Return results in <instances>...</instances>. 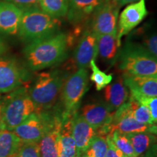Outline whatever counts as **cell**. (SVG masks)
I'll return each mask as SVG.
<instances>
[{"instance_id": "cell-6", "label": "cell", "mask_w": 157, "mask_h": 157, "mask_svg": "<svg viewBox=\"0 0 157 157\" xmlns=\"http://www.w3.org/2000/svg\"><path fill=\"white\" fill-rule=\"evenodd\" d=\"M89 73L87 68H78L68 76L61 90V99L64 111L63 118L72 117L79 107L82 98L88 90Z\"/></svg>"}, {"instance_id": "cell-24", "label": "cell", "mask_w": 157, "mask_h": 157, "mask_svg": "<svg viewBox=\"0 0 157 157\" xmlns=\"http://www.w3.org/2000/svg\"><path fill=\"white\" fill-rule=\"evenodd\" d=\"M39 7L47 14L60 19L67 15L68 0H40Z\"/></svg>"}, {"instance_id": "cell-32", "label": "cell", "mask_w": 157, "mask_h": 157, "mask_svg": "<svg viewBox=\"0 0 157 157\" xmlns=\"http://www.w3.org/2000/svg\"><path fill=\"white\" fill-rule=\"evenodd\" d=\"M1 1L7 2L13 5L17 6L23 10L31 8L39 7V4L40 0H1Z\"/></svg>"}, {"instance_id": "cell-4", "label": "cell", "mask_w": 157, "mask_h": 157, "mask_svg": "<svg viewBox=\"0 0 157 157\" xmlns=\"http://www.w3.org/2000/svg\"><path fill=\"white\" fill-rule=\"evenodd\" d=\"M119 68L123 74L132 76L157 75V58L139 43L127 41L119 53Z\"/></svg>"}, {"instance_id": "cell-35", "label": "cell", "mask_w": 157, "mask_h": 157, "mask_svg": "<svg viewBox=\"0 0 157 157\" xmlns=\"http://www.w3.org/2000/svg\"><path fill=\"white\" fill-rule=\"evenodd\" d=\"M7 49H8V47H7L5 39L0 33V56H2L7 52Z\"/></svg>"}, {"instance_id": "cell-33", "label": "cell", "mask_w": 157, "mask_h": 157, "mask_svg": "<svg viewBox=\"0 0 157 157\" xmlns=\"http://www.w3.org/2000/svg\"><path fill=\"white\" fill-rule=\"evenodd\" d=\"M105 137H106L108 144V149L106 154H105V157H127L115 146L109 134H108Z\"/></svg>"}, {"instance_id": "cell-16", "label": "cell", "mask_w": 157, "mask_h": 157, "mask_svg": "<svg viewBox=\"0 0 157 157\" xmlns=\"http://www.w3.org/2000/svg\"><path fill=\"white\" fill-rule=\"evenodd\" d=\"M62 124V117H52L48 130L39 142L41 157H58V139Z\"/></svg>"}, {"instance_id": "cell-1", "label": "cell", "mask_w": 157, "mask_h": 157, "mask_svg": "<svg viewBox=\"0 0 157 157\" xmlns=\"http://www.w3.org/2000/svg\"><path fill=\"white\" fill-rule=\"evenodd\" d=\"M70 42L69 35L59 31L28 43L23 50L27 66L31 71H39L63 62L68 56Z\"/></svg>"}, {"instance_id": "cell-3", "label": "cell", "mask_w": 157, "mask_h": 157, "mask_svg": "<svg viewBox=\"0 0 157 157\" xmlns=\"http://www.w3.org/2000/svg\"><path fill=\"white\" fill-rule=\"evenodd\" d=\"M23 11L17 35L23 42L28 44L59 32L60 19L47 14L39 7Z\"/></svg>"}, {"instance_id": "cell-39", "label": "cell", "mask_w": 157, "mask_h": 157, "mask_svg": "<svg viewBox=\"0 0 157 157\" xmlns=\"http://www.w3.org/2000/svg\"><path fill=\"white\" fill-rule=\"evenodd\" d=\"M0 101H1V96H0Z\"/></svg>"}, {"instance_id": "cell-36", "label": "cell", "mask_w": 157, "mask_h": 157, "mask_svg": "<svg viewBox=\"0 0 157 157\" xmlns=\"http://www.w3.org/2000/svg\"><path fill=\"white\" fill-rule=\"evenodd\" d=\"M1 118H2V105L0 104V121H1Z\"/></svg>"}, {"instance_id": "cell-13", "label": "cell", "mask_w": 157, "mask_h": 157, "mask_svg": "<svg viewBox=\"0 0 157 157\" xmlns=\"http://www.w3.org/2000/svg\"><path fill=\"white\" fill-rule=\"evenodd\" d=\"M110 129V132L116 130L124 135L137 132H151L156 134V125L138 122L132 116L125 111H124V110L119 107L113 113V121Z\"/></svg>"}, {"instance_id": "cell-10", "label": "cell", "mask_w": 157, "mask_h": 157, "mask_svg": "<svg viewBox=\"0 0 157 157\" xmlns=\"http://www.w3.org/2000/svg\"><path fill=\"white\" fill-rule=\"evenodd\" d=\"M25 77L24 69L15 58L0 56V94L21 87Z\"/></svg>"}, {"instance_id": "cell-29", "label": "cell", "mask_w": 157, "mask_h": 157, "mask_svg": "<svg viewBox=\"0 0 157 157\" xmlns=\"http://www.w3.org/2000/svg\"><path fill=\"white\" fill-rule=\"evenodd\" d=\"M131 97L134 98L140 105L148 108L151 114L154 123L157 121V97H148L137 92H130Z\"/></svg>"}, {"instance_id": "cell-28", "label": "cell", "mask_w": 157, "mask_h": 157, "mask_svg": "<svg viewBox=\"0 0 157 157\" xmlns=\"http://www.w3.org/2000/svg\"><path fill=\"white\" fill-rule=\"evenodd\" d=\"M109 135L115 146L127 157H138L126 135L121 134L116 130L110 132Z\"/></svg>"}, {"instance_id": "cell-2", "label": "cell", "mask_w": 157, "mask_h": 157, "mask_svg": "<svg viewBox=\"0 0 157 157\" xmlns=\"http://www.w3.org/2000/svg\"><path fill=\"white\" fill-rule=\"evenodd\" d=\"M68 75L63 71L53 69L39 73L28 90L36 111H44L53 106Z\"/></svg>"}, {"instance_id": "cell-22", "label": "cell", "mask_w": 157, "mask_h": 157, "mask_svg": "<svg viewBox=\"0 0 157 157\" xmlns=\"http://www.w3.org/2000/svg\"><path fill=\"white\" fill-rule=\"evenodd\" d=\"M23 142L13 131L0 130V157H12Z\"/></svg>"}, {"instance_id": "cell-21", "label": "cell", "mask_w": 157, "mask_h": 157, "mask_svg": "<svg viewBox=\"0 0 157 157\" xmlns=\"http://www.w3.org/2000/svg\"><path fill=\"white\" fill-rule=\"evenodd\" d=\"M104 89L105 103L113 110L117 109L128 100L129 91L124 83L122 76H118L114 82L109 84Z\"/></svg>"}, {"instance_id": "cell-27", "label": "cell", "mask_w": 157, "mask_h": 157, "mask_svg": "<svg viewBox=\"0 0 157 157\" xmlns=\"http://www.w3.org/2000/svg\"><path fill=\"white\" fill-rule=\"evenodd\" d=\"M108 149L106 137L95 135L90 141L89 147L84 155L89 157H105Z\"/></svg>"}, {"instance_id": "cell-30", "label": "cell", "mask_w": 157, "mask_h": 157, "mask_svg": "<svg viewBox=\"0 0 157 157\" xmlns=\"http://www.w3.org/2000/svg\"><path fill=\"white\" fill-rule=\"evenodd\" d=\"M12 157H41L39 143H23Z\"/></svg>"}, {"instance_id": "cell-14", "label": "cell", "mask_w": 157, "mask_h": 157, "mask_svg": "<svg viewBox=\"0 0 157 157\" xmlns=\"http://www.w3.org/2000/svg\"><path fill=\"white\" fill-rule=\"evenodd\" d=\"M71 130L77 151L82 157L89 147L90 141L96 135L95 130L78 113L71 117Z\"/></svg>"}, {"instance_id": "cell-12", "label": "cell", "mask_w": 157, "mask_h": 157, "mask_svg": "<svg viewBox=\"0 0 157 157\" xmlns=\"http://www.w3.org/2000/svg\"><path fill=\"white\" fill-rule=\"evenodd\" d=\"M98 56V37L90 29L84 31L74 52V60L76 67L87 68L92 60Z\"/></svg>"}, {"instance_id": "cell-19", "label": "cell", "mask_w": 157, "mask_h": 157, "mask_svg": "<svg viewBox=\"0 0 157 157\" xmlns=\"http://www.w3.org/2000/svg\"><path fill=\"white\" fill-rule=\"evenodd\" d=\"M71 117H62L63 124L58 139V157H81L71 135Z\"/></svg>"}, {"instance_id": "cell-38", "label": "cell", "mask_w": 157, "mask_h": 157, "mask_svg": "<svg viewBox=\"0 0 157 157\" xmlns=\"http://www.w3.org/2000/svg\"><path fill=\"white\" fill-rule=\"evenodd\" d=\"M82 157H89V156H86V155H84V154H83L82 156Z\"/></svg>"}, {"instance_id": "cell-23", "label": "cell", "mask_w": 157, "mask_h": 157, "mask_svg": "<svg viewBox=\"0 0 157 157\" xmlns=\"http://www.w3.org/2000/svg\"><path fill=\"white\" fill-rule=\"evenodd\" d=\"M132 144L137 156L146 151L156 141L155 134L151 132H137L125 135Z\"/></svg>"}, {"instance_id": "cell-20", "label": "cell", "mask_w": 157, "mask_h": 157, "mask_svg": "<svg viewBox=\"0 0 157 157\" xmlns=\"http://www.w3.org/2000/svg\"><path fill=\"white\" fill-rule=\"evenodd\" d=\"M98 55L101 59L108 63H113L119 53V49L121 44L117 37V31L108 34L98 35Z\"/></svg>"}, {"instance_id": "cell-9", "label": "cell", "mask_w": 157, "mask_h": 157, "mask_svg": "<svg viewBox=\"0 0 157 157\" xmlns=\"http://www.w3.org/2000/svg\"><path fill=\"white\" fill-rule=\"evenodd\" d=\"M120 8L111 2L103 0L92 16L91 30L97 36L117 31V22Z\"/></svg>"}, {"instance_id": "cell-25", "label": "cell", "mask_w": 157, "mask_h": 157, "mask_svg": "<svg viewBox=\"0 0 157 157\" xmlns=\"http://www.w3.org/2000/svg\"><path fill=\"white\" fill-rule=\"evenodd\" d=\"M128 101L130 105V113L135 120L146 124H156L148 108L140 105L131 96L128 98Z\"/></svg>"}, {"instance_id": "cell-18", "label": "cell", "mask_w": 157, "mask_h": 157, "mask_svg": "<svg viewBox=\"0 0 157 157\" xmlns=\"http://www.w3.org/2000/svg\"><path fill=\"white\" fill-rule=\"evenodd\" d=\"M124 83L130 92L148 97H157V75L132 76L123 74Z\"/></svg>"}, {"instance_id": "cell-8", "label": "cell", "mask_w": 157, "mask_h": 157, "mask_svg": "<svg viewBox=\"0 0 157 157\" xmlns=\"http://www.w3.org/2000/svg\"><path fill=\"white\" fill-rule=\"evenodd\" d=\"M113 113L114 110L103 102L87 104L81 110V116L95 129L96 135L103 136L110 133Z\"/></svg>"}, {"instance_id": "cell-5", "label": "cell", "mask_w": 157, "mask_h": 157, "mask_svg": "<svg viewBox=\"0 0 157 157\" xmlns=\"http://www.w3.org/2000/svg\"><path fill=\"white\" fill-rule=\"evenodd\" d=\"M2 105L0 122L5 129L13 131L36 111L28 89L20 87L10 93Z\"/></svg>"}, {"instance_id": "cell-26", "label": "cell", "mask_w": 157, "mask_h": 157, "mask_svg": "<svg viewBox=\"0 0 157 157\" xmlns=\"http://www.w3.org/2000/svg\"><path fill=\"white\" fill-rule=\"evenodd\" d=\"M89 67H90L92 70V74L90 78L95 84L96 90L98 91L103 90L106 86L112 82L113 74H108L100 69L96 64L95 60H92L90 61Z\"/></svg>"}, {"instance_id": "cell-7", "label": "cell", "mask_w": 157, "mask_h": 157, "mask_svg": "<svg viewBox=\"0 0 157 157\" xmlns=\"http://www.w3.org/2000/svg\"><path fill=\"white\" fill-rule=\"evenodd\" d=\"M52 118L44 111H34L13 132L23 143H39L48 130Z\"/></svg>"}, {"instance_id": "cell-34", "label": "cell", "mask_w": 157, "mask_h": 157, "mask_svg": "<svg viewBox=\"0 0 157 157\" xmlns=\"http://www.w3.org/2000/svg\"><path fill=\"white\" fill-rule=\"evenodd\" d=\"M107 1L111 2L115 4V5L119 6V7H121L124 5L136 2L139 1V0H107Z\"/></svg>"}, {"instance_id": "cell-17", "label": "cell", "mask_w": 157, "mask_h": 157, "mask_svg": "<svg viewBox=\"0 0 157 157\" xmlns=\"http://www.w3.org/2000/svg\"><path fill=\"white\" fill-rule=\"evenodd\" d=\"M103 0H68V21L74 24L84 22L93 16Z\"/></svg>"}, {"instance_id": "cell-31", "label": "cell", "mask_w": 157, "mask_h": 157, "mask_svg": "<svg viewBox=\"0 0 157 157\" xmlns=\"http://www.w3.org/2000/svg\"><path fill=\"white\" fill-rule=\"evenodd\" d=\"M153 56L157 58V35L156 32L148 33L144 35L142 43H139Z\"/></svg>"}, {"instance_id": "cell-11", "label": "cell", "mask_w": 157, "mask_h": 157, "mask_svg": "<svg viewBox=\"0 0 157 157\" xmlns=\"http://www.w3.org/2000/svg\"><path fill=\"white\" fill-rule=\"evenodd\" d=\"M148 15L146 0H139L127 5L118 18L117 37L119 42L121 44L122 37L134 30Z\"/></svg>"}, {"instance_id": "cell-15", "label": "cell", "mask_w": 157, "mask_h": 157, "mask_svg": "<svg viewBox=\"0 0 157 157\" xmlns=\"http://www.w3.org/2000/svg\"><path fill=\"white\" fill-rule=\"evenodd\" d=\"M23 12L17 6L0 0V33L17 34Z\"/></svg>"}, {"instance_id": "cell-37", "label": "cell", "mask_w": 157, "mask_h": 157, "mask_svg": "<svg viewBox=\"0 0 157 157\" xmlns=\"http://www.w3.org/2000/svg\"><path fill=\"white\" fill-rule=\"evenodd\" d=\"M2 129H5L3 127V125L2 124V123L0 122V130H2Z\"/></svg>"}]
</instances>
